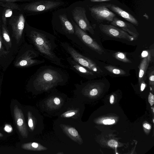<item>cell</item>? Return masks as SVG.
I'll return each instance as SVG.
<instances>
[{
  "label": "cell",
  "mask_w": 154,
  "mask_h": 154,
  "mask_svg": "<svg viewBox=\"0 0 154 154\" xmlns=\"http://www.w3.org/2000/svg\"><path fill=\"white\" fill-rule=\"evenodd\" d=\"M30 37L38 50L50 60L57 63L59 59L54 53L52 45L43 34L38 31L32 30Z\"/></svg>",
  "instance_id": "obj_1"
},
{
  "label": "cell",
  "mask_w": 154,
  "mask_h": 154,
  "mask_svg": "<svg viewBox=\"0 0 154 154\" xmlns=\"http://www.w3.org/2000/svg\"><path fill=\"white\" fill-rule=\"evenodd\" d=\"M61 77L56 71L46 69L40 73L35 80V85L43 90H47L61 81Z\"/></svg>",
  "instance_id": "obj_2"
},
{
  "label": "cell",
  "mask_w": 154,
  "mask_h": 154,
  "mask_svg": "<svg viewBox=\"0 0 154 154\" xmlns=\"http://www.w3.org/2000/svg\"><path fill=\"white\" fill-rule=\"evenodd\" d=\"M24 15L22 12L16 10L7 21V25L10 27L17 44L20 41L25 27L26 19Z\"/></svg>",
  "instance_id": "obj_3"
},
{
  "label": "cell",
  "mask_w": 154,
  "mask_h": 154,
  "mask_svg": "<svg viewBox=\"0 0 154 154\" xmlns=\"http://www.w3.org/2000/svg\"><path fill=\"white\" fill-rule=\"evenodd\" d=\"M60 4V3L59 2L38 1L19 5V8L20 11L24 13H30L49 10L59 6Z\"/></svg>",
  "instance_id": "obj_4"
},
{
  "label": "cell",
  "mask_w": 154,
  "mask_h": 154,
  "mask_svg": "<svg viewBox=\"0 0 154 154\" xmlns=\"http://www.w3.org/2000/svg\"><path fill=\"white\" fill-rule=\"evenodd\" d=\"M64 47L74 60L80 65L94 72L99 73L101 71L94 62L79 53L74 48L66 44Z\"/></svg>",
  "instance_id": "obj_5"
},
{
  "label": "cell",
  "mask_w": 154,
  "mask_h": 154,
  "mask_svg": "<svg viewBox=\"0 0 154 154\" xmlns=\"http://www.w3.org/2000/svg\"><path fill=\"white\" fill-rule=\"evenodd\" d=\"M93 17L97 22L101 23L104 21L111 22L116 17V15L111 11L102 3L90 8Z\"/></svg>",
  "instance_id": "obj_6"
},
{
  "label": "cell",
  "mask_w": 154,
  "mask_h": 154,
  "mask_svg": "<svg viewBox=\"0 0 154 154\" xmlns=\"http://www.w3.org/2000/svg\"><path fill=\"white\" fill-rule=\"evenodd\" d=\"M72 12L73 17L77 26L85 32L87 31L94 35V30L87 18L84 8L77 7Z\"/></svg>",
  "instance_id": "obj_7"
},
{
  "label": "cell",
  "mask_w": 154,
  "mask_h": 154,
  "mask_svg": "<svg viewBox=\"0 0 154 154\" xmlns=\"http://www.w3.org/2000/svg\"><path fill=\"white\" fill-rule=\"evenodd\" d=\"M99 27L103 33L110 37L124 39L129 41H133L135 39L127 32L115 26L101 24Z\"/></svg>",
  "instance_id": "obj_8"
},
{
  "label": "cell",
  "mask_w": 154,
  "mask_h": 154,
  "mask_svg": "<svg viewBox=\"0 0 154 154\" xmlns=\"http://www.w3.org/2000/svg\"><path fill=\"white\" fill-rule=\"evenodd\" d=\"M35 52L31 50H28L19 57L14 63L15 67L19 68H27L43 63L44 61L35 59Z\"/></svg>",
  "instance_id": "obj_9"
},
{
  "label": "cell",
  "mask_w": 154,
  "mask_h": 154,
  "mask_svg": "<svg viewBox=\"0 0 154 154\" xmlns=\"http://www.w3.org/2000/svg\"><path fill=\"white\" fill-rule=\"evenodd\" d=\"M73 23L75 26V34L85 45L100 54L104 52L99 44L88 35L85 32L81 29L75 23Z\"/></svg>",
  "instance_id": "obj_10"
},
{
  "label": "cell",
  "mask_w": 154,
  "mask_h": 154,
  "mask_svg": "<svg viewBox=\"0 0 154 154\" xmlns=\"http://www.w3.org/2000/svg\"><path fill=\"white\" fill-rule=\"evenodd\" d=\"M13 114L16 126L20 134L23 138L28 137V132L23 113L17 105L14 107Z\"/></svg>",
  "instance_id": "obj_11"
},
{
  "label": "cell",
  "mask_w": 154,
  "mask_h": 154,
  "mask_svg": "<svg viewBox=\"0 0 154 154\" xmlns=\"http://www.w3.org/2000/svg\"><path fill=\"white\" fill-rule=\"evenodd\" d=\"M111 24L120 28L135 39H137L139 35L138 32L133 25L131 23L124 21L116 17L111 22Z\"/></svg>",
  "instance_id": "obj_12"
},
{
  "label": "cell",
  "mask_w": 154,
  "mask_h": 154,
  "mask_svg": "<svg viewBox=\"0 0 154 154\" xmlns=\"http://www.w3.org/2000/svg\"><path fill=\"white\" fill-rule=\"evenodd\" d=\"M106 6L111 11L120 16L136 26L139 25L138 21L131 14L121 9L119 7L114 4L102 3Z\"/></svg>",
  "instance_id": "obj_13"
},
{
  "label": "cell",
  "mask_w": 154,
  "mask_h": 154,
  "mask_svg": "<svg viewBox=\"0 0 154 154\" xmlns=\"http://www.w3.org/2000/svg\"><path fill=\"white\" fill-rule=\"evenodd\" d=\"M151 59V56L150 53L147 56L144 57L141 63L139 76V79L140 83L142 81L144 77Z\"/></svg>",
  "instance_id": "obj_14"
},
{
  "label": "cell",
  "mask_w": 154,
  "mask_h": 154,
  "mask_svg": "<svg viewBox=\"0 0 154 154\" xmlns=\"http://www.w3.org/2000/svg\"><path fill=\"white\" fill-rule=\"evenodd\" d=\"M1 28L2 35L4 40V44L7 50L8 51L12 46V40L10 37L9 31L7 26L1 23Z\"/></svg>",
  "instance_id": "obj_15"
},
{
  "label": "cell",
  "mask_w": 154,
  "mask_h": 154,
  "mask_svg": "<svg viewBox=\"0 0 154 154\" xmlns=\"http://www.w3.org/2000/svg\"><path fill=\"white\" fill-rule=\"evenodd\" d=\"M59 18L63 28L68 34H75V29L72 24L68 20L65 15H60Z\"/></svg>",
  "instance_id": "obj_16"
},
{
  "label": "cell",
  "mask_w": 154,
  "mask_h": 154,
  "mask_svg": "<svg viewBox=\"0 0 154 154\" xmlns=\"http://www.w3.org/2000/svg\"><path fill=\"white\" fill-rule=\"evenodd\" d=\"M71 66L73 68L79 73L85 75H94L93 72L88 69L80 65L74 60H70L69 61Z\"/></svg>",
  "instance_id": "obj_17"
},
{
  "label": "cell",
  "mask_w": 154,
  "mask_h": 154,
  "mask_svg": "<svg viewBox=\"0 0 154 154\" xmlns=\"http://www.w3.org/2000/svg\"><path fill=\"white\" fill-rule=\"evenodd\" d=\"M15 10L11 8H4L1 16V23L7 26L8 20L12 17Z\"/></svg>",
  "instance_id": "obj_18"
},
{
  "label": "cell",
  "mask_w": 154,
  "mask_h": 154,
  "mask_svg": "<svg viewBox=\"0 0 154 154\" xmlns=\"http://www.w3.org/2000/svg\"><path fill=\"white\" fill-rule=\"evenodd\" d=\"M21 148L25 150L35 151H41L46 149L41 145L36 142L22 144L21 145Z\"/></svg>",
  "instance_id": "obj_19"
},
{
  "label": "cell",
  "mask_w": 154,
  "mask_h": 154,
  "mask_svg": "<svg viewBox=\"0 0 154 154\" xmlns=\"http://www.w3.org/2000/svg\"><path fill=\"white\" fill-rule=\"evenodd\" d=\"M12 2V0H0V7L11 8L16 10L20 11L19 4Z\"/></svg>",
  "instance_id": "obj_20"
},
{
  "label": "cell",
  "mask_w": 154,
  "mask_h": 154,
  "mask_svg": "<svg viewBox=\"0 0 154 154\" xmlns=\"http://www.w3.org/2000/svg\"><path fill=\"white\" fill-rule=\"evenodd\" d=\"M28 126L31 131H34L37 124V119L30 111L28 112Z\"/></svg>",
  "instance_id": "obj_21"
},
{
  "label": "cell",
  "mask_w": 154,
  "mask_h": 154,
  "mask_svg": "<svg viewBox=\"0 0 154 154\" xmlns=\"http://www.w3.org/2000/svg\"><path fill=\"white\" fill-rule=\"evenodd\" d=\"M104 68L113 74L119 75H124L126 74V72L124 70L114 66H107L104 67Z\"/></svg>",
  "instance_id": "obj_22"
},
{
  "label": "cell",
  "mask_w": 154,
  "mask_h": 154,
  "mask_svg": "<svg viewBox=\"0 0 154 154\" xmlns=\"http://www.w3.org/2000/svg\"><path fill=\"white\" fill-rule=\"evenodd\" d=\"M114 55L116 59L120 61L127 63H131V61L126 57V54L123 53L118 52L115 53Z\"/></svg>",
  "instance_id": "obj_23"
},
{
  "label": "cell",
  "mask_w": 154,
  "mask_h": 154,
  "mask_svg": "<svg viewBox=\"0 0 154 154\" xmlns=\"http://www.w3.org/2000/svg\"><path fill=\"white\" fill-rule=\"evenodd\" d=\"M10 52L9 51L5 50L3 46V41L1 25L0 26V57L7 55L9 54Z\"/></svg>",
  "instance_id": "obj_24"
},
{
  "label": "cell",
  "mask_w": 154,
  "mask_h": 154,
  "mask_svg": "<svg viewBox=\"0 0 154 154\" xmlns=\"http://www.w3.org/2000/svg\"><path fill=\"white\" fill-rule=\"evenodd\" d=\"M66 129V133L72 138L76 139V137H79L78 132L76 129L72 127H68Z\"/></svg>",
  "instance_id": "obj_25"
},
{
  "label": "cell",
  "mask_w": 154,
  "mask_h": 154,
  "mask_svg": "<svg viewBox=\"0 0 154 154\" xmlns=\"http://www.w3.org/2000/svg\"><path fill=\"white\" fill-rule=\"evenodd\" d=\"M77 112V110H70L62 113L61 116L62 118H70L76 115Z\"/></svg>",
  "instance_id": "obj_26"
},
{
  "label": "cell",
  "mask_w": 154,
  "mask_h": 154,
  "mask_svg": "<svg viewBox=\"0 0 154 154\" xmlns=\"http://www.w3.org/2000/svg\"><path fill=\"white\" fill-rule=\"evenodd\" d=\"M108 144L110 147L115 148L117 147L118 143L115 140H111L108 142Z\"/></svg>",
  "instance_id": "obj_27"
},
{
  "label": "cell",
  "mask_w": 154,
  "mask_h": 154,
  "mask_svg": "<svg viewBox=\"0 0 154 154\" xmlns=\"http://www.w3.org/2000/svg\"><path fill=\"white\" fill-rule=\"evenodd\" d=\"M4 129L5 131L8 133H11L13 131L12 126L8 124H6L5 125Z\"/></svg>",
  "instance_id": "obj_28"
},
{
  "label": "cell",
  "mask_w": 154,
  "mask_h": 154,
  "mask_svg": "<svg viewBox=\"0 0 154 154\" xmlns=\"http://www.w3.org/2000/svg\"><path fill=\"white\" fill-rule=\"evenodd\" d=\"M103 122L105 125H111L115 124V121L114 119H107L104 120Z\"/></svg>",
  "instance_id": "obj_29"
},
{
  "label": "cell",
  "mask_w": 154,
  "mask_h": 154,
  "mask_svg": "<svg viewBox=\"0 0 154 154\" xmlns=\"http://www.w3.org/2000/svg\"><path fill=\"white\" fill-rule=\"evenodd\" d=\"M154 71H152L149 75V79L150 83L153 84L154 82Z\"/></svg>",
  "instance_id": "obj_30"
},
{
  "label": "cell",
  "mask_w": 154,
  "mask_h": 154,
  "mask_svg": "<svg viewBox=\"0 0 154 154\" xmlns=\"http://www.w3.org/2000/svg\"><path fill=\"white\" fill-rule=\"evenodd\" d=\"M154 95L150 93L148 97V101L151 106L154 104Z\"/></svg>",
  "instance_id": "obj_31"
},
{
  "label": "cell",
  "mask_w": 154,
  "mask_h": 154,
  "mask_svg": "<svg viewBox=\"0 0 154 154\" xmlns=\"http://www.w3.org/2000/svg\"><path fill=\"white\" fill-rule=\"evenodd\" d=\"M98 93V90L96 88H94L92 89L90 91V94L91 96H95Z\"/></svg>",
  "instance_id": "obj_32"
},
{
  "label": "cell",
  "mask_w": 154,
  "mask_h": 154,
  "mask_svg": "<svg viewBox=\"0 0 154 154\" xmlns=\"http://www.w3.org/2000/svg\"><path fill=\"white\" fill-rule=\"evenodd\" d=\"M112 0H90V1L93 2H104L111 1Z\"/></svg>",
  "instance_id": "obj_33"
},
{
  "label": "cell",
  "mask_w": 154,
  "mask_h": 154,
  "mask_svg": "<svg viewBox=\"0 0 154 154\" xmlns=\"http://www.w3.org/2000/svg\"><path fill=\"white\" fill-rule=\"evenodd\" d=\"M143 127L145 128L148 129H150L151 128V126L147 124H144L143 125Z\"/></svg>",
  "instance_id": "obj_34"
},
{
  "label": "cell",
  "mask_w": 154,
  "mask_h": 154,
  "mask_svg": "<svg viewBox=\"0 0 154 154\" xmlns=\"http://www.w3.org/2000/svg\"><path fill=\"white\" fill-rule=\"evenodd\" d=\"M150 53H148L147 51H145L143 52L142 54V56L143 57H145L147 56Z\"/></svg>",
  "instance_id": "obj_35"
},
{
  "label": "cell",
  "mask_w": 154,
  "mask_h": 154,
  "mask_svg": "<svg viewBox=\"0 0 154 154\" xmlns=\"http://www.w3.org/2000/svg\"><path fill=\"white\" fill-rule=\"evenodd\" d=\"M114 101V96L112 95L110 97V103L111 104L113 103Z\"/></svg>",
  "instance_id": "obj_36"
},
{
  "label": "cell",
  "mask_w": 154,
  "mask_h": 154,
  "mask_svg": "<svg viewBox=\"0 0 154 154\" xmlns=\"http://www.w3.org/2000/svg\"><path fill=\"white\" fill-rule=\"evenodd\" d=\"M4 8L1 7H0V25L1 24V16L2 13V12L3 11Z\"/></svg>",
  "instance_id": "obj_37"
},
{
  "label": "cell",
  "mask_w": 154,
  "mask_h": 154,
  "mask_svg": "<svg viewBox=\"0 0 154 154\" xmlns=\"http://www.w3.org/2000/svg\"><path fill=\"white\" fill-rule=\"evenodd\" d=\"M145 86V85L144 84H142L141 86V90L142 91L144 90Z\"/></svg>",
  "instance_id": "obj_38"
},
{
  "label": "cell",
  "mask_w": 154,
  "mask_h": 154,
  "mask_svg": "<svg viewBox=\"0 0 154 154\" xmlns=\"http://www.w3.org/2000/svg\"><path fill=\"white\" fill-rule=\"evenodd\" d=\"M3 136V134L0 133V137H2Z\"/></svg>",
  "instance_id": "obj_39"
}]
</instances>
